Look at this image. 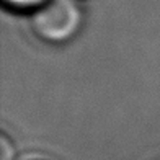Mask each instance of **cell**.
<instances>
[{
  "label": "cell",
  "instance_id": "7a4b0ae2",
  "mask_svg": "<svg viewBox=\"0 0 160 160\" xmlns=\"http://www.w3.org/2000/svg\"><path fill=\"white\" fill-rule=\"evenodd\" d=\"M0 160H15V145L7 132L0 136Z\"/></svg>",
  "mask_w": 160,
  "mask_h": 160
},
{
  "label": "cell",
  "instance_id": "3957f363",
  "mask_svg": "<svg viewBox=\"0 0 160 160\" xmlns=\"http://www.w3.org/2000/svg\"><path fill=\"white\" fill-rule=\"evenodd\" d=\"M5 2L17 10H34L46 0H5Z\"/></svg>",
  "mask_w": 160,
  "mask_h": 160
},
{
  "label": "cell",
  "instance_id": "6da1fadb",
  "mask_svg": "<svg viewBox=\"0 0 160 160\" xmlns=\"http://www.w3.org/2000/svg\"><path fill=\"white\" fill-rule=\"evenodd\" d=\"M83 13L77 0H46L30 18L33 33L49 44H64L80 31Z\"/></svg>",
  "mask_w": 160,
  "mask_h": 160
}]
</instances>
